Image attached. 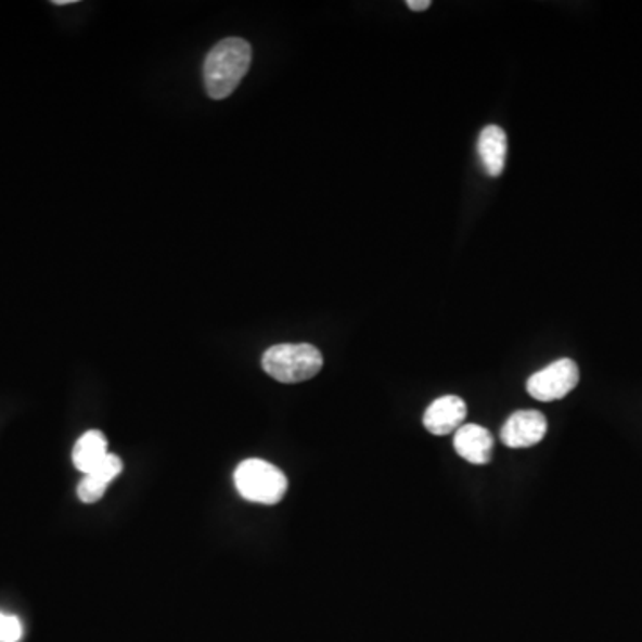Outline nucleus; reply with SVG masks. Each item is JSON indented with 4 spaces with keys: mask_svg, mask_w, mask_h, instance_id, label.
<instances>
[{
    "mask_svg": "<svg viewBox=\"0 0 642 642\" xmlns=\"http://www.w3.org/2000/svg\"><path fill=\"white\" fill-rule=\"evenodd\" d=\"M252 47L243 38H226L213 47L204 61L207 95L221 101L232 95L251 68Z\"/></svg>",
    "mask_w": 642,
    "mask_h": 642,
    "instance_id": "nucleus-1",
    "label": "nucleus"
},
{
    "mask_svg": "<svg viewBox=\"0 0 642 642\" xmlns=\"http://www.w3.org/2000/svg\"><path fill=\"white\" fill-rule=\"evenodd\" d=\"M262 370L282 384H298L317 376L323 368V356L307 343H284L268 348L262 356Z\"/></svg>",
    "mask_w": 642,
    "mask_h": 642,
    "instance_id": "nucleus-2",
    "label": "nucleus"
},
{
    "mask_svg": "<svg viewBox=\"0 0 642 642\" xmlns=\"http://www.w3.org/2000/svg\"><path fill=\"white\" fill-rule=\"evenodd\" d=\"M234 484L241 497L262 505H275L287 492L286 475L261 459L241 462L234 473Z\"/></svg>",
    "mask_w": 642,
    "mask_h": 642,
    "instance_id": "nucleus-3",
    "label": "nucleus"
},
{
    "mask_svg": "<svg viewBox=\"0 0 642 642\" xmlns=\"http://www.w3.org/2000/svg\"><path fill=\"white\" fill-rule=\"evenodd\" d=\"M580 372L572 359H558L542 368L527 381V391L539 401H555L567 397L578 386Z\"/></svg>",
    "mask_w": 642,
    "mask_h": 642,
    "instance_id": "nucleus-4",
    "label": "nucleus"
},
{
    "mask_svg": "<svg viewBox=\"0 0 642 642\" xmlns=\"http://www.w3.org/2000/svg\"><path fill=\"white\" fill-rule=\"evenodd\" d=\"M547 431V418L542 412L517 411L503 425L500 439L509 448H530L544 439Z\"/></svg>",
    "mask_w": 642,
    "mask_h": 642,
    "instance_id": "nucleus-5",
    "label": "nucleus"
},
{
    "mask_svg": "<svg viewBox=\"0 0 642 642\" xmlns=\"http://www.w3.org/2000/svg\"><path fill=\"white\" fill-rule=\"evenodd\" d=\"M466 401L455 395L437 398L427 407L423 414V425L434 436L455 434L466 420Z\"/></svg>",
    "mask_w": 642,
    "mask_h": 642,
    "instance_id": "nucleus-6",
    "label": "nucleus"
},
{
    "mask_svg": "<svg viewBox=\"0 0 642 642\" xmlns=\"http://www.w3.org/2000/svg\"><path fill=\"white\" fill-rule=\"evenodd\" d=\"M492 447H495V439H492L491 432L480 427V425H475V423L462 425L453 436L455 452L464 461L472 462L475 466L489 464L492 457Z\"/></svg>",
    "mask_w": 642,
    "mask_h": 642,
    "instance_id": "nucleus-7",
    "label": "nucleus"
},
{
    "mask_svg": "<svg viewBox=\"0 0 642 642\" xmlns=\"http://www.w3.org/2000/svg\"><path fill=\"white\" fill-rule=\"evenodd\" d=\"M477 152L482 166L489 177H500L508 157V134L500 126H487L482 129L477 141Z\"/></svg>",
    "mask_w": 642,
    "mask_h": 642,
    "instance_id": "nucleus-8",
    "label": "nucleus"
},
{
    "mask_svg": "<svg viewBox=\"0 0 642 642\" xmlns=\"http://www.w3.org/2000/svg\"><path fill=\"white\" fill-rule=\"evenodd\" d=\"M107 453L110 452H107V441L104 434L99 431H90L79 437V441L76 442L74 452H72V461L79 472L90 475Z\"/></svg>",
    "mask_w": 642,
    "mask_h": 642,
    "instance_id": "nucleus-9",
    "label": "nucleus"
},
{
    "mask_svg": "<svg viewBox=\"0 0 642 642\" xmlns=\"http://www.w3.org/2000/svg\"><path fill=\"white\" fill-rule=\"evenodd\" d=\"M106 482L99 480L93 475H85V478L77 486V497H79L80 502L95 503L106 495Z\"/></svg>",
    "mask_w": 642,
    "mask_h": 642,
    "instance_id": "nucleus-10",
    "label": "nucleus"
},
{
    "mask_svg": "<svg viewBox=\"0 0 642 642\" xmlns=\"http://www.w3.org/2000/svg\"><path fill=\"white\" fill-rule=\"evenodd\" d=\"M121 470H124V464H121V459L115 453H107L104 459H102L101 464L90 473L93 477L99 478V480L106 482L107 486H110L111 482L115 480L118 475H120Z\"/></svg>",
    "mask_w": 642,
    "mask_h": 642,
    "instance_id": "nucleus-11",
    "label": "nucleus"
},
{
    "mask_svg": "<svg viewBox=\"0 0 642 642\" xmlns=\"http://www.w3.org/2000/svg\"><path fill=\"white\" fill-rule=\"evenodd\" d=\"M24 635V627L16 616L0 613V642H18Z\"/></svg>",
    "mask_w": 642,
    "mask_h": 642,
    "instance_id": "nucleus-12",
    "label": "nucleus"
},
{
    "mask_svg": "<svg viewBox=\"0 0 642 642\" xmlns=\"http://www.w3.org/2000/svg\"><path fill=\"white\" fill-rule=\"evenodd\" d=\"M407 5H409V10L412 11H425L431 8L432 2L431 0H409Z\"/></svg>",
    "mask_w": 642,
    "mask_h": 642,
    "instance_id": "nucleus-13",
    "label": "nucleus"
}]
</instances>
